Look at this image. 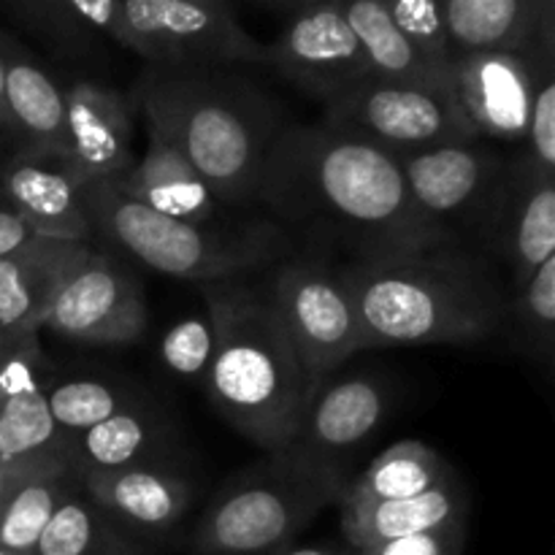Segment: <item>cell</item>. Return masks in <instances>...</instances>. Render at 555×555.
I'll return each mask as SVG.
<instances>
[{
  "label": "cell",
  "instance_id": "23",
  "mask_svg": "<svg viewBox=\"0 0 555 555\" xmlns=\"http://www.w3.org/2000/svg\"><path fill=\"white\" fill-rule=\"evenodd\" d=\"M469 518V496L461 488L459 477H448L437 488L417 493L410 499H390V502L345 504L341 507V531L352 551L401 537L426 534L442 526L459 524Z\"/></svg>",
  "mask_w": 555,
  "mask_h": 555
},
{
  "label": "cell",
  "instance_id": "8",
  "mask_svg": "<svg viewBox=\"0 0 555 555\" xmlns=\"http://www.w3.org/2000/svg\"><path fill=\"white\" fill-rule=\"evenodd\" d=\"M266 296L312 390L363 350L361 320L345 276L325 260H287L274 271Z\"/></svg>",
  "mask_w": 555,
  "mask_h": 555
},
{
  "label": "cell",
  "instance_id": "29",
  "mask_svg": "<svg viewBox=\"0 0 555 555\" xmlns=\"http://www.w3.org/2000/svg\"><path fill=\"white\" fill-rule=\"evenodd\" d=\"M68 437L54 426L43 383L9 390L0 401V464L22 466L33 459L65 453Z\"/></svg>",
  "mask_w": 555,
  "mask_h": 555
},
{
  "label": "cell",
  "instance_id": "44",
  "mask_svg": "<svg viewBox=\"0 0 555 555\" xmlns=\"http://www.w3.org/2000/svg\"><path fill=\"white\" fill-rule=\"evenodd\" d=\"M5 128V106H3V57H0V130Z\"/></svg>",
  "mask_w": 555,
  "mask_h": 555
},
{
  "label": "cell",
  "instance_id": "15",
  "mask_svg": "<svg viewBox=\"0 0 555 555\" xmlns=\"http://www.w3.org/2000/svg\"><path fill=\"white\" fill-rule=\"evenodd\" d=\"M65 150L63 163L79 184L117 182L133 168V114L130 101L103 81L79 79L63 85Z\"/></svg>",
  "mask_w": 555,
  "mask_h": 555
},
{
  "label": "cell",
  "instance_id": "4",
  "mask_svg": "<svg viewBox=\"0 0 555 555\" xmlns=\"http://www.w3.org/2000/svg\"><path fill=\"white\" fill-rule=\"evenodd\" d=\"M215 358L204 388L233 428L269 453L296 434L312 388L269 296L242 282L204 285Z\"/></svg>",
  "mask_w": 555,
  "mask_h": 555
},
{
  "label": "cell",
  "instance_id": "40",
  "mask_svg": "<svg viewBox=\"0 0 555 555\" xmlns=\"http://www.w3.org/2000/svg\"><path fill=\"white\" fill-rule=\"evenodd\" d=\"M255 3L266 5V9H271V11H280V14L293 16L296 11L307 9L309 3H314V0H255Z\"/></svg>",
  "mask_w": 555,
  "mask_h": 555
},
{
  "label": "cell",
  "instance_id": "21",
  "mask_svg": "<svg viewBox=\"0 0 555 555\" xmlns=\"http://www.w3.org/2000/svg\"><path fill=\"white\" fill-rule=\"evenodd\" d=\"M119 190L135 204L195 225H222V201L209 190L182 152L146 122V150L128 177L117 179Z\"/></svg>",
  "mask_w": 555,
  "mask_h": 555
},
{
  "label": "cell",
  "instance_id": "45",
  "mask_svg": "<svg viewBox=\"0 0 555 555\" xmlns=\"http://www.w3.org/2000/svg\"><path fill=\"white\" fill-rule=\"evenodd\" d=\"M0 555H14V553H9V551H3V547H0Z\"/></svg>",
  "mask_w": 555,
  "mask_h": 555
},
{
  "label": "cell",
  "instance_id": "31",
  "mask_svg": "<svg viewBox=\"0 0 555 555\" xmlns=\"http://www.w3.org/2000/svg\"><path fill=\"white\" fill-rule=\"evenodd\" d=\"M534 63L526 160L545 177H555V54H526Z\"/></svg>",
  "mask_w": 555,
  "mask_h": 555
},
{
  "label": "cell",
  "instance_id": "16",
  "mask_svg": "<svg viewBox=\"0 0 555 555\" xmlns=\"http://www.w3.org/2000/svg\"><path fill=\"white\" fill-rule=\"evenodd\" d=\"M486 236L513 271V291L555 255V177L537 171L526 157L507 168V182Z\"/></svg>",
  "mask_w": 555,
  "mask_h": 555
},
{
  "label": "cell",
  "instance_id": "19",
  "mask_svg": "<svg viewBox=\"0 0 555 555\" xmlns=\"http://www.w3.org/2000/svg\"><path fill=\"white\" fill-rule=\"evenodd\" d=\"M76 477L106 518L141 537L168 534L193 502L190 482L160 461Z\"/></svg>",
  "mask_w": 555,
  "mask_h": 555
},
{
  "label": "cell",
  "instance_id": "3",
  "mask_svg": "<svg viewBox=\"0 0 555 555\" xmlns=\"http://www.w3.org/2000/svg\"><path fill=\"white\" fill-rule=\"evenodd\" d=\"M133 101L222 204L258 201L266 157L282 128L274 103L253 81L220 68L150 65Z\"/></svg>",
  "mask_w": 555,
  "mask_h": 555
},
{
  "label": "cell",
  "instance_id": "34",
  "mask_svg": "<svg viewBox=\"0 0 555 555\" xmlns=\"http://www.w3.org/2000/svg\"><path fill=\"white\" fill-rule=\"evenodd\" d=\"M22 25L30 27L36 36L52 43L63 54H85L90 49L92 30L81 25L63 0H0Z\"/></svg>",
  "mask_w": 555,
  "mask_h": 555
},
{
  "label": "cell",
  "instance_id": "26",
  "mask_svg": "<svg viewBox=\"0 0 555 555\" xmlns=\"http://www.w3.org/2000/svg\"><path fill=\"white\" fill-rule=\"evenodd\" d=\"M68 464L76 475L117 472L160 461V428L139 410H119L98 426L68 437Z\"/></svg>",
  "mask_w": 555,
  "mask_h": 555
},
{
  "label": "cell",
  "instance_id": "42",
  "mask_svg": "<svg viewBox=\"0 0 555 555\" xmlns=\"http://www.w3.org/2000/svg\"><path fill=\"white\" fill-rule=\"evenodd\" d=\"M16 469H20V466H5V464H0V502H3L5 491H9L11 482H14Z\"/></svg>",
  "mask_w": 555,
  "mask_h": 555
},
{
  "label": "cell",
  "instance_id": "1",
  "mask_svg": "<svg viewBox=\"0 0 555 555\" xmlns=\"http://www.w3.org/2000/svg\"><path fill=\"white\" fill-rule=\"evenodd\" d=\"M258 201L352 260L459 242L412 201L399 160L331 125H287L271 144Z\"/></svg>",
  "mask_w": 555,
  "mask_h": 555
},
{
  "label": "cell",
  "instance_id": "9",
  "mask_svg": "<svg viewBox=\"0 0 555 555\" xmlns=\"http://www.w3.org/2000/svg\"><path fill=\"white\" fill-rule=\"evenodd\" d=\"M125 49L166 68H222L263 63L266 43L249 36L231 11L195 0H122Z\"/></svg>",
  "mask_w": 555,
  "mask_h": 555
},
{
  "label": "cell",
  "instance_id": "32",
  "mask_svg": "<svg viewBox=\"0 0 555 555\" xmlns=\"http://www.w3.org/2000/svg\"><path fill=\"white\" fill-rule=\"evenodd\" d=\"M507 312H513L526 345L551 358L555 336V255L524 282L520 291H515V301Z\"/></svg>",
  "mask_w": 555,
  "mask_h": 555
},
{
  "label": "cell",
  "instance_id": "6",
  "mask_svg": "<svg viewBox=\"0 0 555 555\" xmlns=\"http://www.w3.org/2000/svg\"><path fill=\"white\" fill-rule=\"evenodd\" d=\"M345 480L271 453L269 461L222 488L193 534L198 555H274L285 551L331 502Z\"/></svg>",
  "mask_w": 555,
  "mask_h": 555
},
{
  "label": "cell",
  "instance_id": "36",
  "mask_svg": "<svg viewBox=\"0 0 555 555\" xmlns=\"http://www.w3.org/2000/svg\"><path fill=\"white\" fill-rule=\"evenodd\" d=\"M47 366V358L38 347V334H0V401L20 385L41 383V372Z\"/></svg>",
  "mask_w": 555,
  "mask_h": 555
},
{
  "label": "cell",
  "instance_id": "2",
  "mask_svg": "<svg viewBox=\"0 0 555 555\" xmlns=\"http://www.w3.org/2000/svg\"><path fill=\"white\" fill-rule=\"evenodd\" d=\"M341 276L372 347L466 345L496 334L509 301L480 258L459 242L350 260Z\"/></svg>",
  "mask_w": 555,
  "mask_h": 555
},
{
  "label": "cell",
  "instance_id": "12",
  "mask_svg": "<svg viewBox=\"0 0 555 555\" xmlns=\"http://www.w3.org/2000/svg\"><path fill=\"white\" fill-rule=\"evenodd\" d=\"M266 65L323 103L372 76L341 0H314L296 11L282 36L266 43Z\"/></svg>",
  "mask_w": 555,
  "mask_h": 555
},
{
  "label": "cell",
  "instance_id": "11",
  "mask_svg": "<svg viewBox=\"0 0 555 555\" xmlns=\"http://www.w3.org/2000/svg\"><path fill=\"white\" fill-rule=\"evenodd\" d=\"M41 328L81 345H133L146 328V301L133 274L87 247L57 282Z\"/></svg>",
  "mask_w": 555,
  "mask_h": 555
},
{
  "label": "cell",
  "instance_id": "43",
  "mask_svg": "<svg viewBox=\"0 0 555 555\" xmlns=\"http://www.w3.org/2000/svg\"><path fill=\"white\" fill-rule=\"evenodd\" d=\"M195 3H204V5H211V9L231 11V14H236V11H233V0H195Z\"/></svg>",
  "mask_w": 555,
  "mask_h": 555
},
{
  "label": "cell",
  "instance_id": "22",
  "mask_svg": "<svg viewBox=\"0 0 555 555\" xmlns=\"http://www.w3.org/2000/svg\"><path fill=\"white\" fill-rule=\"evenodd\" d=\"M90 242L33 236L0 258V334L25 336L41 331L43 312L65 271L87 253Z\"/></svg>",
  "mask_w": 555,
  "mask_h": 555
},
{
  "label": "cell",
  "instance_id": "41",
  "mask_svg": "<svg viewBox=\"0 0 555 555\" xmlns=\"http://www.w3.org/2000/svg\"><path fill=\"white\" fill-rule=\"evenodd\" d=\"M274 555H341V553L334 551V547H328V545H304V547L287 545L285 551H280Z\"/></svg>",
  "mask_w": 555,
  "mask_h": 555
},
{
  "label": "cell",
  "instance_id": "25",
  "mask_svg": "<svg viewBox=\"0 0 555 555\" xmlns=\"http://www.w3.org/2000/svg\"><path fill=\"white\" fill-rule=\"evenodd\" d=\"M453 477V466L426 442L404 439L390 444L377 455L352 482H345L336 496L339 507L345 504L390 502L426 493Z\"/></svg>",
  "mask_w": 555,
  "mask_h": 555
},
{
  "label": "cell",
  "instance_id": "24",
  "mask_svg": "<svg viewBox=\"0 0 555 555\" xmlns=\"http://www.w3.org/2000/svg\"><path fill=\"white\" fill-rule=\"evenodd\" d=\"M74 480L76 472L65 453L41 455L22 464L0 502V547L14 555H33Z\"/></svg>",
  "mask_w": 555,
  "mask_h": 555
},
{
  "label": "cell",
  "instance_id": "17",
  "mask_svg": "<svg viewBox=\"0 0 555 555\" xmlns=\"http://www.w3.org/2000/svg\"><path fill=\"white\" fill-rule=\"evenodd\" d=\"M450 60L472 52L555 54V0H439Z\"/></svg>",
  "mask_w": 555,
  "mask_h": 555
},
{
  "label": "cell",
  "instance_id": "13",
  "mask_svg": "<svg viewBox=\"0 0 555 555\" xmlns=\"http://www.w3.org/2000/svg\"><path fill=\"white\" fill-rule=\"evenodd\" d=\"M385 410L388 393L377 379H323L309 396L296 434L280 453L345 480V464L374 437Z\"/></svg>",
  "mask_w": 555,
  "mask_h": 555
},
{
  "label": "cell",
  "instance_id": "37",
  "mask_svg": "<svg viewBox=\"0 0 555 555\" xmlns=\"http://www.w3.org/2000/svg\"><path fill=\"white\" fill-rule=\"evenodd\" d=\"M466 547V520L426 531V534L401 537V540L377 542L356 555H464Z\"/></svg>",
  "mask_w": 555,
  "mask_h": 555
},
{
  "label": "cell",
  "instance_id": "30",
  "mask_svg": "<svg viewBox=\"0 0 555 555\" xmlns=\"http://www.w3.org/2000/svg\"><path fill=\"white\" fill-rule=\"evenodd\" d=\"M47 404L54 426L65 437H76L128 406L125 396L101 379H70L52 385L47 388Z\"/></svg>",
  "mask_w": 555,
  "mask_h": 555
},
{
  "label": "cell",
  "instance_id": "18",
  "mask_svg": "<svg viewBox=\"0 0 555 555\" xmlns=\"http://www.w3.org/2000/svg\"><path fill=\"white\" fill-rule=\"evenodd\" d=\"M0 198L25 220L36 236L92 242L79 179L60 157L14 155L0 166Z\"/></svg>",
  "mask_w": 555,
  "mask_h": 555
},
{
  "label": "cell",
  "instance_id": "38",
  "mask_svg": "<svg viewBox=\"0 0 555 555\" xmlns=\"http://www.w3.org/2000/svg\"><path fill=\"white\" fill-rule=\"evenodd\" d=\"M70 14L85 27L106 33L112 41L125 47V16L122 0H63Z\"/></svg>",
  "mask_w": 555,
  "mask_h": 555
},
{
  "label": "cell",
  "instance_id": "20",
  "mask_svg": "<svg viewBox=\"0 0 555 555\" xmlns=\"http://www.w3.org/2000/svg\"><path fill=\"white\" fill-rule=\"evenodd\" d=\"M3 57L5 133L20 146V155L60 157L65 150V92L43 68L36 54L0 33Z\"/></svg>",
  "mask_w": 555,
  "mask_h": 555
},
{
  "label": "cell",
  "instance_id": "5",
  "mask_svg": "<svg viewBox=\"0 0 555 555\" xmlns=\"http://www.w3.org/2000/svg\"><path fill=\"white\" fill-rule=\"evenodd\" d=\"M95 236L173 280L231 282L274 263L285 242L274 225H195L135 204L117 182L81 188Z\"/></svg>",
  "mask_w": 555,
  "mask_h": 555
},
{
  "label": "cell",
  "instance_id": "10",
  "mask_svg": "<svg viewBox=\"0 0 555 555\" xmlns=\"http://www.w3.org/2000/svg\"><path fill=\"white\" fill-rule=\"evenodd\" d=\"M396 160L412 201L434 225L453 238L459 228L486 233L507 182V166L480 146V139L410 152Z\"/></svg>",
  "mask_w": 555,
  "mask_h": 555
},
{
  "label": "cell",
  "instance_id": "33",
  "mask_svg": "<svg viewBox=\"0 0 555 555\" xmlns=\"http://www.w3.org/2000/svg\"><path fill=\"white\" fill-rule=\"evenodd\" d=\"M215 325L209 314H188L173 323L160 339V361L171 374L182 379H201L215 358Z\"/></svg>",
  "mask_w": 555,
  "mask_h": 555
},
{
  "label": "cell",
  "instance_id": "28",
  "mask_svg": "<svg viewBox=\"0 0 555 555\" xmlns=\"http://www.w3.org/2000/svg\"><path fill=\"white\" fill-rule=\"evenodd\" d=\"M345 16L361 43L372 76L404 81H442L448 85V74L434 68L421 52L410 43V38L393 25L377 0H341Z\"/></svg>",
  "mask_w": 555,
  "mask_h": 555
},
{
  "label": "cell",
  "instance_id": "39",
  "mask_svg": "<svg viewBox=\"0 0 555 555\" xmlns=\"http://www.w3.org/2000/svg\"><path fill=\"white\" fill-rule=\"evenodd\" d=\"M33 236H36V233L25 225V220L0 198V258L14 253V249H20L22 244L30 242Z\"/></svg>",
  "mask_w": 555,
  "mask_h": 555
},
{
  "label": "cell",
  "instance_id": "27",
  "mask_svg": "<svg viewBox=\"0 0 555 555\" xmlns=\"http://www.w3.org/2000/svg\"><path fill=\"white\" fill-rule=\"evenodd\" d=\"M33 555H146L133 540L122 534L112 518L101 513L87 496L79 477L70 482L68 493L52 520L43 529Z\"/></svg>",
  "mask_w": 555,
  "mask_h": 555
},
{
  "label": "cell",
  "instance_id": "14",
  "mask_svg": "<svg viewBox=\"0 0 555 555\" xmlns=\"http://www.w3.org/2000/svg\"><path fill=\"white\" fill-rule=\"evenodd\" d=\"M448 87L475 139H526L534 95V63L526 54H461L450 60Z\"/></svg>",
  "mask_w": 555,
  "mask_h": 555
},
{
  "label": "cell",
  "instance_id": "35",
  "mask_svg": "<svg viewBox=\"0 0 555 555\" xmlns=\"http://www.w3.org/2000/svg\"><path fill=\"white\" fill-rule=\"evenodd\" d=\"M393 25L437 70L448 74L450 52L439 0H377Z\"/></svg>",
  "mask_w": 555,
  "mask_h": 555
},
{
  "label": "cell",
  "instance_id": "7",
  "mask_svg": "<svg viewBox=\"0 0 555 555\" xmlns=\"http://www.w3.org/2000/svg\"><path fill=\"white\" fill-rule=\"evenodd\" d=\"M323 106L325 125L393 157L475 139L442 81L366 76Z\"/></svg>",
  "mask_w": 555,
  "mask_h": 555
}]
</instances>
